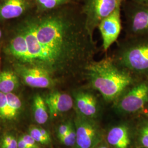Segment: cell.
Returning a JSON list of instances; mask_svg holds the SVG:
<instances>
[{
	"instance_id": "cell-1",
	"label": "cell",
	"mask_w": 148,
	"mask_h": 148,
	"mask_svg": "<svg viewBox=\"0 0 148 148\" xmlns=\"http://www.w3.org/2000/svg\"><path fill=\"white\" fill-rule=\"evenodd\" d=\"M38 13L21 30L30 55L29 65L46 70L58 82L85 81L86 69L99 49L87 28L80 3Z\"/></svg>"
},
{
	"instance_id": "cell-2",
	"label": "cell",
	"mask_w": 148,
	"mask_h": 148,
	"mask_svg": "<svg viewBox=\"0 0 148 148\" xmlns=\"http://www.w3.org/2000/svg\"><path fill=\"white\" fill-rule=\"evenodd\" d=\"M87 85L96 90L106 103H114L122 93L140 79L122 69L111 56L93 60L84 75Z\"/></svg>"
},
{
	"instance_id": "cell-3",
	"label": "cell",
	"mask_w": 148,
	"mask_h": 148,
	"mask_svg": "<svg viewBox=\"0 0 148 148\" xmlns=\"http://www.w3.org/2000/svg\"><path fill=\"white\" fill-rule=\"evenodd\" d=\"M115 62L139 79L148 78V38L125 37L111 54Z\"/></svg>"
},
{
	"instance_id": "cell-4",
	"label": "cell",
	"mask_w": 148,
	"mask_h": 148,
	"mask_svg": "<svg viewBox=\"0 0 148 148\" xmlns=\"http://www.w3.org/2000/svg\"><path fill=\"white\" fill-rule=\"evenodd\" d=\"M121 12L125 37L148 38V5L123 0Z\"/></svg>"
},
{
	"instance_id": "cell-5",
	"label": "cell",
	"mask_w": 148,
	"mask_h": 148,
	"mask_svg": "<svg viewBox=\"0 0 148 148\" xmlns=\"http://www.w3.org/2000/svg\"><path fill=\"white\" fill-rule=\"evenodd\" d=\"M117 111L132 114L140 111L148 104V78H142L127 88L114 103Z\"/></svg>"
},
{
	"instance_id": "cell-6",
	"label": "cell",
	"mask_w": 148,
	"mask_h": 148,
	"mask_svg": "<svg viewBox=\"0 0 148 148\" xmlns=\"http://www.w3.org/2000/svg\"><path fill=\"white\" fill-rule=\"evenodd\" d=\"M123 0H82L80 3L86 25L90 34L94 32L101 21L110 15Z\"/></svg>"
},
{
	"instance_id": "cell-7",
	"label": "cell",
	"mask_w": 148,
	"mask_h": 148,
	"mask_svg": "<svg viewBox=\"0 0 148 148\" xmlns=\"http://www.w3.org/2000/svg\"><path fill=\"white\" fill-rule=\"evenodd\" d=\"M74 122L76 132L75 148H95L101 142L102 131L93 119L76 113Z\"/></svg>"
},
{
	"instance_id": "cell-8",
	"label": "cell",
	"mask_w": 148,
	"mask_h": 148,
	"mask_svg": "<svg viewBox=\"0 0 148 148\" xmlns=\"http://www.w3.org/2000/svg\"><path fill=\"white\" fill-rule=\"evenodd\" d=\"M76 113L93 119L97 116L101 109L99 94L87 85L85 87H75L71 91Z\"/></svg>"
},
{
	"instance_id": "cell-9",
	"label": "cell",
	"mask_w": 148,
	"mask_h": 148,
	"mask_svg": "<svg viewBox=\"0 0 148 148\" xmlns=\"http://www.w3.org/2000/svg\"><path fill=\"white\" fill-rule=\"evenodd\" d=\"M16 68L24 84L32 88L52 90L59 83L47 71L36 66L18 64Z\"/></svg>"
},
{
	"instance_id": "cell-10",
	"label": "cell",
	"mask_w": 148,
	"mask_h": 148,
	"mask_svg": "<svg viewBox=\"0 0 148 148\" xmlns=\"http://www.w3.org/2000/svg\"><path fill=\"white\" fill-rule=\"evenodd\" d=\"M121 5L101 21L98 27L102 38V48L104 52H106L111 45L117 41L122 29Z\"/></svg>"
},
{
	"instance_id": "cell-11",
	"label": "cell",
	"mask_w": 148,
	"mask_h": 148,
	"mask_svg": "<svg viewBox=\"0 0 148 148\" xmlns=\"http://www.w3.org/2000/svg\"><path fill=\"white\" fill-rule=\"evenodd\" d=\"M23 105L20 98L14 94L0 92V123L11 125L21 117Z\"/></svg>"
},
{
	"instance_id": "cell-12",
	"label": "cell",
	"mask_w": 148,
	"mask_h": 148,
	"mask_svg": "<svg viewBox=\"0 0 148 148\" xmlns=\"http://www.w3.org/2000/svg\"><path fill=\"white\" fill-rule=\"evenodd\" d=\"M44 97L49 116L56 117L74 108V99L71 93L52 89Z\"/></svg>"
},
{
	"instance_id": "cell-13",
	"label": "cell",
	"mask_w": 148,
	"mask_h": 148,
	"mask_svg": "<svg viewBox=\"0 0 148 148\" xmlns=\"http://www.w3.org/2000/svg\"><path fill=\"white\" fill-rule=\"evenodd\" d=\"M32 0H1L0 21L18 18L32 7Z\"/></svg>"
},
{
	"instance_id": "cell-14",
	"label": "cell",
	"mask_w": 148,
	"mask_h": 148,
	"mask_svg": "<svg viewBox=\"0 0 148 148\" xmlns=\"http://www.w3.org/2000/svg\"><path fill=\"white\" fill-rule=\"evenodd\" d=\"M7 52L22 64L30 65L31 58L27 41L21 31L11 40L7 48Z\"/></svg>"
},
{
	"instance_id": "cell-15",
	"label": "cell",
	"mask_w": 148,
	"mask_h": 148,
	"mask_svg": "<svg viewBox=\"0 0 148 148\" xmlns=\"http://www.w3.org/2000/svg\"><path fill=\"white\" fill-rule=\"evenodd\" d=\"M106 140L111 148H128L130 138L128 127L121 125L111 128L107 134Z\"/></svg>"
},
{
	"instance_id": "cell-16",
	"label": "cell",
	"mask_w": 148,
	"mask_h": 148,
	"mask_svg": "<svg viewBox=\"0 0 148 148\" xmlns=\"http://www.w3.org/2000/svg\"><path fill=\"white\" fill-rule=\"evenodd\" d=\"M32 112L35 121L39 125L46 123L50 116L44 97L40 94L36 95L34 97Z\"/></svg>"
},
{
	"instance_id": "cell-17",
	"label": "cell",
	"mask_w": 148,
	"mask_h": 148,
	"mask_svg": "<svg viewBox=\"0 0 148 148\" xmlns=\"http://www.w3.org/2000/svg\"><path fill=\"white\" fill-rule=\"evenodd\" d=\"M19 86V79L16 73L5 70L0 73V92L3 93H13Z\"/></svg>"
},
{
	"instance_id": "cell-18",
	"label": "cell",
	"mask_w": 148,
	"mask_h": 148,
	"mask_svg": "<svg viewBox=\"0 0 148 148\" xmlns=\"http://www.w3.org/2000/svg\"><path fill=\"white\" fill-rule=\"evenodd\" d=\"M74 3V0H35L38 13L53 11Z\"/></svg>"
},
{
	"instance_id": "cell-19",
	"label": "cell",
	"mask_w": 148,
	"mask_h": 148,
	"mask_svg": "<svg viewBox=\"0 0 148 148\" xmlns=\"http://www.w3.org/2000/svg\"><path fill=\"white\" fill-rule=\"evenodd\" d=\"M28 133L40 144L47 145L51 143L49 133L43 128L30 126L28 130Z\"/></svg>"
},
{
	"instance_id": "cell-20",
	"label": "cell",
	"mask_w": 148,
	"mask_h": 148,
	"mask_svg": "<svg viewBox=\"0 0 148 148\" xmlns=\"http://www.w3.org/2000/svg\"><path fill=\"white\" fill-rule=\"evenodd\" d=\"M60 143L68 147H75L76 140V128L74 122L71 121L69 131L63 137L59 139Z\"/></svg>"
},
{
	"instance_id": "cell-21",
	"label": "cell",
	"mask_w": 148,
	"mask_h": 148,
	"mask_svg": "<svg viewBox=\"0 0 148 148\" xmlns=\"http://www.w3.org/2000/svg\"><path fill=\"white\" fill-rule=\"evenodd\" d=\"M0 148H18V139L12 133H5L0 139Z\"/></svg>"
},
{
	"instance_id": "cell-22",
	"label": "cell",
	"mask_w": 148,
	"mask_h": 148,
	"mask_svg": "<svg viewBox=\"0 0 148 148\" xmlns=\"http://www.w3.org/2000/svg\"><path fill=\"white\" fill-rule=\"evenodd\" d=\"M139 141L144 147L148 148V123L144 125L140 130Z\"/></svg>"
},
{
	"instance_id": "cell-23",
	"label": "cell",
	"mask_w": 148,
	"mask_h": 148,
	"mask_svg": "<svg viewBox=\"0 0 148 148\" xmlns=\"http://www.w3.org/2000/svg\"><path fill=\"white\" fill-rule=\"evenodd\" d=\"M71 121L66 122L60 124L57 130V136L58 139L63 137L64 136H65L67 133L69 131V128L70 127Z\"/></svg>"
},
{
	"instance_id": "cell-24",
	"label": "cell",
	"mask_w": 148,
	"mask_h": 148,
	"mask_svg": "<svg viewBox=\"0 0 148 148\" xmlns=\"http://www.w3.org/2000/svg\"><path fill=\"white\" fill-rule=\"evenodd\" d=\"M21 136L30 147L32 148H41L40 144L37 143L29 133L23 134Z\"/></svg>"
},
{
	"instance_id": "cell-25",
	"label": "cell",
	"mask_w": 148,
	"mask_h": 148,
	"mask_svg": "<svg viewBox=\"0 0 148 148\" xmlns=\"http://www.w3.org/2000/svg\"><path fill=\"white\" fill-rule=\"evenodd\" d=\"M18 148H32L25 143L21 136H19L18 138Z\"/></svg>"
},
{
	"instance_id": "cell-26",
	"label": "cell",
	"mask_w": 148,
	"mask_h": 148,
	"mask_svg": "<svg viewBox=\"0 0 148 148\" xmlns=\"http://www.w3.org/2000/svg\"><path fill=\"white\" fill-rule=\"evenodd\" d=\"M130 1H131L133 2L137 3L138 4L148 5V0H130Z\"/></svg>"
},
{
	"instance_id": "cell-27",
	"label": "cell",
	"mask_w": 148,
	"mask_h": 148,
	"mask_svg": "<svg viewBox=\"0 0 148 148\" xmlns=\"http://www.w3.org/2000/svg\"><path fill=\"white\" fill-rule=\"evenodd\" d=\"M95 148H109L108 145H106L105 143L101 142L99 145H98Z\"/></svg>"
},
{
	"instance_id": "cell-28",
	"label": "cell",
	"mask_w": 148,
	"mask_h": 148,
	"mask_svg": "<svg viewBox=\"0 0 148 148\" xmlns=\"http://www.w3.org/2000/svg\"><path fill=\"white\" fill-rule=\"evenodd\" d=\"M144 109H145V114L148 116V104L144 108Z\"/></svg>"
},
{
	"instance_id": "cell-29",
	"label": "cell",
	"mask_w": 148,
	"mask_h": 148,
	"mask_svg": "<svg viewBox=\"0 0 148 148\" xmlns=\"http://www.w3.org/2000/svg\"><path fill=\"white\" fill-rule=\"evenodd\" d=\"M74 2H75L76 3H81V2L82 1V0H74Z\"/></svg>"
},
{
	"instance_id": "cell-30",
	"label": "cell",
	"mask_w": 148,
	"mask_h": 148,
	"mask_svg": "<svg viewBox=\"0 0 148 148\" xmlns=\"http://www.w3.org/2000/svg\"><path fill=\"white\" fill-rule=\"evenodd\" d=\"M1 36H2V32H1V30H0V38H1Z\"/></svg>"
}]
</instances>
